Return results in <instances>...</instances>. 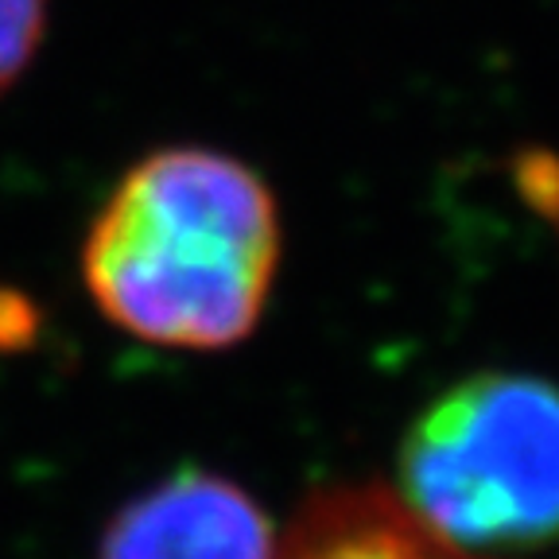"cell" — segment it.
<instances>
[{"label":"cell","instance_id":"3957f363","mask_svg":"<svg viewBox=\"0 0 559 559\" xmlns=\"http://www.w3.org/2000/svg\"><path fill=\"white\" fill-rule=\"evenodd\" d=\"M269 513L222 474H171L109 521L97 559H276Z\"/></svg>","mask_w":559,"mask_h":559},{"label":"cell","instance_id":"7a4b0ae2","mask_svg":"<svg viewBox=\"0 0 559 559\" xmlns=\"http://www.w3.org/2000/svg\"><path fill=\"white\" fill-rule=\"evenodd\" d=\"M396 501L478 556L559 540V389L533 373L451 384L404 431Z\"/></svg>","mask_w":559,"mask_h":559},{"label":"cell","instance_id":"6da1fadb","mask_svg":"<svg viewBox=\"0 0 559 559\" xmlns=\"http://www.w3.org/2000/svg\"><path fill=\"white\" fill-rule=\"evenodd\" d=\"M280 264V210L241 159L164 148L124 171L82 245L97 311L140 342L229 349L261 323Z\"/></svg>","mask_w":559,"mask_h":559},{"label":"cell","instance_id":"5b68a950","mask_svg":"<svg viewBox=\"0 0 559 559\" xmlns=\"http://www.w3.org/2000/svg\"><path fill=\"white\" fill-rule=\"evenodd\" d=\"M47 27V0H0V90H9L32 62Z\"/></svg>","mask_w":559,"mask_h":559},{"label":"cell","instance_id":"277c9868","mask_svg":"<svg viewBox=\"0 0 559 559\" xmlns=\"http://www.w3.org/2000/svg\"><path fill=\"white\" fill-rule=\"evenodd\" d=\"M276 559H489L439 540L384 486L314 493L280 536Z\"/></svg>","mask_w":559,"mask_h":559}]
</instances>
